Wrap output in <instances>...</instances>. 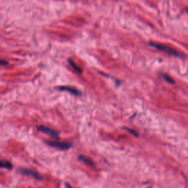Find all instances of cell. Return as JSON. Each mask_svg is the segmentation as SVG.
<instances>
[{
  "mask_svg": "<svg viewBox=\"0 0 188 188\" xmlns=\"http://www.w3.org/2000/svg\"><path fill=\"white\" fill-rule=\"evenodd\" d=\"M68 63H69V64L71 65V67H72L73 68H74V69L76 71H77V72L82 73V70H81L80 68L78 67V66L75 64V63H74V62L73 61L72 59H68Z\"/></svg>",
  "mask_w": 188,
  "mask_h": 188,
  "instance_id": "ba28073f",
  "label": "cell"
},
{
  "mask_svg": "<svg viewBox=\"0 0 188 188\" xmlns=\"http://www.w3.org/2000/svg\"><path fill=\"white\" fill-rule=\"evenodd\" d=\"M162 78L165 79V80L167 82H168V83H170V84H174L175 82H174V80L172 79V78L170 77H169V76L166 75V74H162Z\"/></svg>",
  "mask_w": 188,
  "mask_h": 188,
  "instance_id": "9c48e42d",
  "label": "cell"
},
{
  "mask_svg": "<svg viewBox=\"0 0 188 188\" xmlns=\"http://www.w3.org/2000/svg\"><path fill=\"white\" fill-rule=\"evenodd\" d=\"M66 187H67V188H73L71 186V185H69V184H68V183H66Z\"/></svg>",
  "mask_w": 188,
  "mask_h": 188,
  "instance_id": "7c38bea8",
  "label": "cell"
},
{
  "mask_svg": "<svg viewBox=\"0 0 188 188\" xmlns=\"http://www.w3.org/2000/svg\"><path fill=\"white\" fill-rule=\"evenodd\" d=\"M38 130L40 132H43V133L46 134V135H50V136L53 137H55V138H58L59 137V134H58L57 132L50 129L49 127L45 126H39Z\"/></svg>",
  "mask_w": 188,
  "mask_h": 188,
  "instance_id": "277c9868",
  "label": "cell"
},
{
  "mask_svg": "<svg viewBox=\"0 0 188 188\" xmlns=\"http://www.w3.org/2000/svg\"><path fill=\"white\" fill-rule=\"evenodd\" d=\"M0 168H6L10 170L13 168V165L8 161L0 160Z\"/></svg>",
  "mask_w": 188,
  "mask_h": 188,
  "instance_id": "8992f818",
  "label": "cell"
},
{
  "mask_svg": "<svg viewBox=\"0 0 188 188\" xmlns=\"http://www.w3.org/2000/svg\"><path fill=\"white\" fill-rule=\"evenodd\" d=\"M57 89H58V90H62V91L69 92V93H72V94H74V95L79 96V95H80V94H81V93H80V91H79V90H77V89H75V88H73L61 86V87L57 88Z\"/></svg>",
  "mask_w": 188,
  "mask_h": 188,
  "instance_id": "5b68a950",
  "label": "cell"
},
{
  "mask_svg": "<svg viewBox=\"0 0 188 188\" xmlns=\"http://www.w3.org/2000/svg\"><path fill=\"white\" fill-rule=\"evenodd\" d=\"M47 144L50 146L57 148L60 150H67L71 147V143L67 142H60V141H48Z\"/></svg>",
  "mask_w": 188,
  "mask_h": 188,
  "instance_id": "7a4b0ae2",
  "label": "cell"
},
{
  "mask_svg": "<svg viewBox=\"0 0 188 188\" xmlns=\"http://www.w3.org/2000/svg\"><path fill=\"white\" fill-rule=\"evenodd\" d=\"M125 129H126V130H127L129 132H130L131 134H133V135H135V136L137 137V132H135V130H133V129H129V128H125Z\"/></svg>",
  "mask_w": 188,
  "mask_h": 188,
  "instance_id": "30bf717a",
  "label": "cell"
},
{
  "mask_svg": "<svg viewBox=\"0 0 188 188\" xmlns=\"http://www.w3.org/2000/svg\"><path fill=\"white\" fill-rule=\"evenodd\" d=\"M79 160L82 161V162H84V163H85V164L87 165H89V166H93L94 165V163H93V161L91 160V159H88V158L85 157V156H82V155H80V156H79Z\"/></svg>",
  "mask_w": 188,
  "mask_h": 188,
  "instance_id": "52a82bcc",
  "label": "cell"
},
{
  "mask_svg": "<svg viewBox=\"0 0 188 188\" xmlns=\"http://www.w3.org/2000/svg\"><path fill=\"white\" fill-rule=\"evenodd\" d=\"M18 173L24 176H30L34 177L36 179L38 180H40L42 179V176L38 174V172H36V170H33L32 169H28V168H24V167H20L18 170Z\"/></svg>",
  "mask_w": 188,
  "mask_h": 188,
  "instance_id": "3957f363",
  "label": "cell"
},
{
  "mask_svg": "<svg viewBox=\"0 0 188 188\" xmlns=\"http://www.w3.org/2000/svg\"><path fill=\"white\" fill-rule=\"evenodd\" d=\"M8 63L5 60H3V59H0V66H6L8 65Z\"/></svg>",
  "mask_w": 188,
  "mask_h": 188,
  "instance_id": "8fae6325",
  "label": "cell"
},
{
  "mask_svg": "<svg viewBox=\"0 0 188 188\" xmlns=\"http://www.w3.org/2000/svg\"><path fill=\"white\" fill-rule=\"evenodd\" d=\"M149 45L151 46L154 47V48L157 49L159 50L161 52H165V53L168 54L170 55H173V56L176 57L182 56L180 52H178V51H176L174 49H172L171 47L167 46H165L163 44H158V43H155V42H151V43H149Z\"/></svg>",
  "mask_w": 188,
  "mask_h": 188,
  "instance_id": "6da1fadb",
  "label": "cell"
},
{
  "mask_svg": "<svg viewBox=\"0 0 188 188\" xmlns=\"http://www.w3.org/2000/svg\"><path fill=\"white\" fill-rule=\"evenodd\" d=\"M187 11H188V9H187Z\"/></svg>",
  "mask_w": 188,
  "mask_h": 188,
  "instance_id": "4fadbf2b",
  "label": "cell"
}]
</instances>
